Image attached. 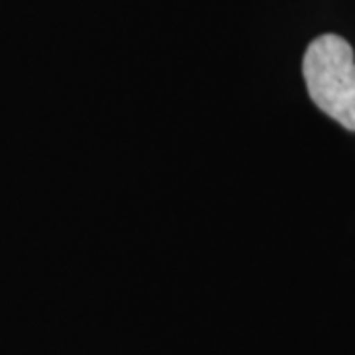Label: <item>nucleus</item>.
I'll list each match as a JSON object with an SVG mask.
<instances>
[{
    "label": "nucleus",
    "mask_w": 355,
    "mask_h": 355,
    "mask_svg": "<svg viewBox=\"0 0 355 355\" xmlns=\"http://www.w3.org/2000/svg\"><path fill=\"white\" fill-rule=\"evenodd\" d=\"M306 87L320 111L355 132V55L336 34L318 36L302 62Z\"/></svg>",
    "instance_id": "obj_1"
}]
</instances>
